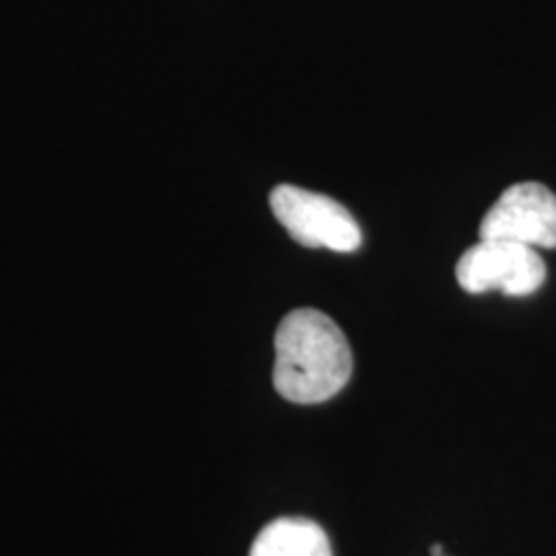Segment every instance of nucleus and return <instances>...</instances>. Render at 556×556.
Segmentation results:
<instances>
[{
  "mask_svg": "<svg viewBox=\"0 0 556 556\" xmlns=\"http://www.w3.org/2000/svg\"><path fill=\"white\" fill-rule=\"evenodd\" d=\"M353 374L348 338L319 309H294L276 330L274 387L294 405H319L343 392Z\"/></svg>",
  "mask_w": 556,
  "mask_h": 556,
  "instance_id": "obj_1",
  "label": "nucleus"
},
{
  "mask_svg": "<svg viewBox=\"0 0 556 556\" xmlns=\"http://www.w3.org/2000/svg\"><path fill=\"white\" fill-rule=\"evenodd\" d=\"M268 201L274 217L299 245L353 253L364 242L358 222L336 199L283 184L270 191Z\"/></svg>",
  "mask_w": 556,
  "mask_h": 556,
  "instance_id": "obj_2",
  "label": "nucleus"
},
{
  "mask_svg": "<svg viewBox=\"0 0 556 556\" xmlns=\"http://www.w3.org/2000/svg\"><path fill=\"white\" fill-rule=\"evenodd\" d=\"M456 281L469 294L497 289L505 296H528L546 281V263L536 248L510 240H479L458 258Z\"/></svg>",
  "mask_w": 556,
  "mask_h": 556,
  "instance_id": "obj_3",
  "label": "nucleus"
},
{
  "mask_svg": "<svg viewBox=\"0 0 556 556\" xmlns=\"http://www.w3.org/2000/svg\"><path fill=\"white\" fill-rule=\"evenodd\" d=\"M479 240H510L518 245L556 248V197L544 184L526 180L503 191L479 225Z\"/></svg>",
  "mask_w": 556,
  "mask_h": 556,
  "instance_id": "obj_4",
  "label": "nucleus"
},
{
  "mask_svg": "<svg viewBox=\"0 0 556 556\" xmlns=\"http://www.w3.org/2000/svg\"><path fill=\"white\" fill-rule=\"evenodd\" d=\"M248 556H332V546L315 520L276 518L255 536Z\"/></svg>",
  "mask_w": 556,
  "mask_h": 556,
  "instance_id": "obj_5",
  "label": "nucleus"
},
{
  "mask_svg": "<svg viewBox=\"0 0 556 556\" xmlns=\"http://www.w3.org/2000/svg\"><path fill=\"white\" fill-rule=\"evenodd\" d=\"M441 554H443V546L433 544V548H430V556H441Z\"/></svg>",
  "mask_w": 556,
  "mask_h": 556,
  "instance_id": "obj_6",
  "label": "nucleus"
},
{
  "mask_svg": "<svg viewBox=\"0 0 556 556\" xmlns=\"http://www.w3.org/2000/svg\"><path fill=\"white\" fill-rule=\"evenodd\" d=\"M441 556H446V554H441Z\"/></svg>",
  "mask_w": 556,
  "mask_h": 556,
  "instance_id": "obj_7",
  "label": "nucleus"
}]
</instances>
